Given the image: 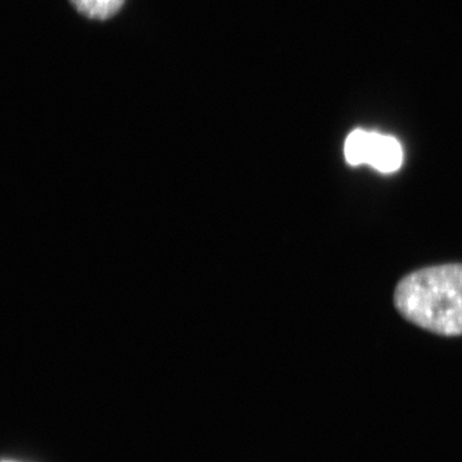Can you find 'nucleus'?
Instances as JSON below:
<instances>
[{"label": "nucleus", "mask_w": 462, "mask_h": 462, "mask_svg": "<svg viewBox=\"0 0 462 462\" xmlns=\"http://www.w3.org/2000/svg\"><path fill=\"white\" fill-rule=\"evenodd\" d=\"M406 320L439 336H462V264L425 267L410 273L394 291Z\"/></svg>", "instance_id": "obj_1"}, {"label": "nucleus", "mask_w": 462, "mask_h": 462, "mask_svg": "<svg viewBox=\"0 0 462 462\" xmlns=\"http://www.w3.org/2000/svg\"><path fill=\"white\" fill-rule=\"evenodd\" d=\"M5 462H7V461H5Z\"/></svg>", "instance_id": "obj_4"}, {"label": "nucleus", "mask_w": 462, "mask_h": 462, "mask_svg": "<svg viewBox=\"0 0 462 462\" xmlns=\"http://www.w3.org/2000/svg\"><path fill=\"white\" fill-rule=\"evenodd\" d=\"M79 14L90 20H108L114 17L125 0H69Z\"/></svg>", "instance_id": "obj_3"}, {"label": "nucleus", "mask_w": 462, "mask_h": 462, "mask_svg": "<svg viewBox=\"0 0 462 462\" xmlns=\"http://www.w3.org/2000/svg\"><path fill=\"white\" fill-rule=\"evenodd\" d=\"M346 162L351 166L366 165L383 173L397 171L402 166L403 151L393 136L355 130L345 145Z\"/></svg>", "instance_id": "obj_2"}]
</instances>
